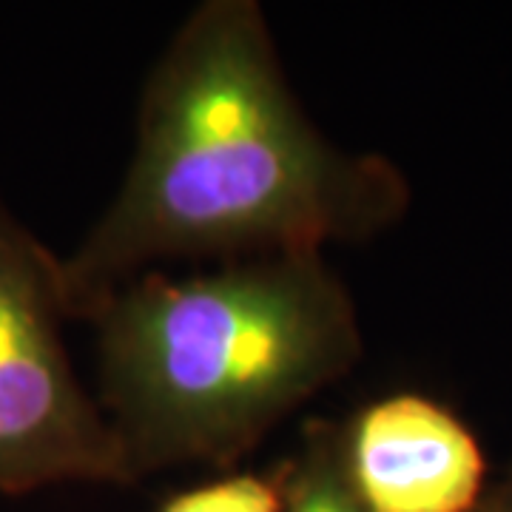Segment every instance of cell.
Wrapping results in <instances>:
<instances>
[{
    "label": "cell",
    "instance_id": "obj_1",
    "mask_svg": "<svg viewBox=\"0 0 512 512\" xmlns=\"http://www.w3.org/2000/svg\"><path fill=\"white\" fill-rule=\"evenodd\" d=\"M402 168L328 140L285 77L254 0H205L148 74L134 154L66 259V308H94L163 262L325 254L402 220Z\"/></svg>",
    "mask_w": 512,
    "mask_h": 512
},
{
    "label": "cell",
    "instance_id": "obj_2",
    "mask_svg": "<svg viewBox=\"0 0 512 512\" xmlns=\"http://www.w3.org/2000/svg\"><path fill=\"white\" fill-rule=\"evenodd\" d=\"M100 396L128 476L234 464L362 356L348 285L325 254L148 271L86 319Z\"/></svg>",
    "mask_w": 512,
    "mask_h": 512
},
{
    "label": "cell",
    "instance_id": "obj_3",
    "mask_svg": "<svg viewBox=\"0 0 512 512\" xmlns=\"http://www.w3.org/2000/svg\"><path fill=\"white\" fill-rule=\"evenodd\" d=\"M63 271L0 197V495L134 484L100 402L80 384Z\"/></svg>",
    "mask_w": 512,
    "mask_h": 512
},
{
    "label": "cell",
    "instance_id": "obj_4",
    "mask_svg": "<svg viewBox=\"0 0 512 512\" xmlns=\"http://www.w3.org/2000/svg\"><path fill=\"white\" fill-rule=\"evenodd\" d=\"M339 430L367 512H476L487 498V458L476 433L436 399L396 393Z\"/></svg>",
    "mask_w": 512,
    "mask_h": 512
},
{
    "label": "cell",
    "instance_id": "obj_5",
    "mask_svg": "<svg viewBox=\"0 0 512 512\" xmlns=\"http://www.w3.org/2000/svg\"><path fill=\"white\" fill-rule=\"evenodd\" d=\"M285 512H367L345 467L339 424H311L299 456L282 464Z\"/></svg>",
    "mask_w": 512,
    "mask_h": 512
},
{
    "label": "cell",
    "instance_id": "obj_6",
    "mask_svg": "<svg viewBox=\"0 0 512 512\" xmlns=\"http://www.w3.org/2000/svg\"><path fill=\"white\" fill-rule=\"evenodd\" d=\"M160 512H285L279 470L271 476L234 473L174 495Z\"/></svg>",
    "mask_w": 512,
    "mask_h": 512
},
{
    "label": "cell",
    "instance_id": "obj_7",
    "mask_svg": "<svg viewBox=\"0 0 512 512\" xmlns=\"http://www.w3.org/2000/svg\"><path fill=\"white\" fill-rule=\"evenodd\" d=\"M484 507L493 512H512V464L510 470L504 473V478L487 490Z\"/></svg>",
    "mask_w": 512,
    "mask_h": 512
},
{
    "label": "cell",
    "instance_id": "obj_8",
    "mask_svg": "<svg viewBox=\"0 0 512 512\" xmlns=\"http://www.w3.org/2000/svg\"><path fill=\"white\" fill-rule=\"evenodd\" d=\"M476 512H493V510H487V507H484V504H481V507H478Z\"/></svg>",
    "mask_w": 512,
    "mask_h": 512
}]
</instances>
